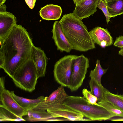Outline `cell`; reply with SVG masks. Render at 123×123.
Returning a JSON list of instances; mask_svg holds the SVG:
<instances>
[{"instance_id":"6","label":"cell","mask_w":123,"mask_h":123,"mask_svg":"<svg viewBox=\"0 0 123 123\" xmlns=\"http://www.w3.org/2000/svg\"><path fill=\"white\" fill-rule=\"evenodd\" d=\"M77 55H65L55 63L53 73L55 81L61 85L68 88L71 82L73 60Z\"/></svg>"},{"instance_id":"23","label":"cell","mask_w":123,"mask_h":123,"mask_svg":"<svg viewBox=\"0 0 123 123\" xmlns=\"http://www.w3.org/2000/svg\"><path fill=\"white\" fill-rule=\"evenodd\" d=\"M0 107V122L26 121L25 119L17 117L6 109Z\"/></svg>"},{"instance_id":"19","label":"cell","mask_w":123,"mask_h":123,"mask_svg":"<svg viewBox=\"0 0 123 123\" xmlns=\"http://www.w3.org/2000/svg\"><path fill=\"white\" fill-rule=\"evenodd\" d=\"M107 5L111 18L123 14V0H114L107 3Z\"/></svg>"},{"instance_id":"3","label":"cell","mask_w":123,"mask_h":123,"mask_svg":"<svg viewBox=\"0 0 123 123\" xmlns=\"http://www.w3.org/2000/svg\"><path fill=\"white\" fill-rule=\"evenodd\" d=\"M63 104L81 113L91 121L105 120L113 117L103 107L90 104L81 96H69Z\"/></svg>"},{"instance_id":"18","label":"cell","mask_w":123,"mask_h":123,"mask_svg":"<svg viewBox=\"0 0 123 123\" xmlns=\"http://www.w3.org/2000/svg\"><path fill=\"white\" fill-rule=\"evenodd\" d=\"M89 84L92 93L98 98L97 103L104 100V93L107 90L93 79L89 80Z\"/></svg>"},{"instance_id":"13","label":"cell","mask_w":123,"mask_h":123,"mask_svg":"<svg viewBox=\"0 0 123 123\" xmlns=\"http://www.w3.org/2000/svg\"><path fill=\"white\" fill-rule=\"evenodd\" d=\"M31 58L35 65L38 78L44 76L47 58L44 51L34 45L32 47Z\"/></svg>"},{"instance_id":"7","label":"cell","mask_w":123,"mask_h":123,"mask_svg":"<svg viewBox=\"0 0 123 123\" xmlns=\"http://www.w3.org/2000/svg\"><path fill=\"white\" fill-rule=\"evenodd\" d=\"M5 77H1L0 79V101L1 103L0 107L3 108L15 116L23 118L27 115L28 111L21 107L13 98L9 91L5 87Z\"/></svg>"},{"instance_id":"17","label":"cell","mask_w":123,"mask_h":123,"mask_svg":"<svg viewBox=\"0 0 123 123\" xmlns=\"http://www.w3.org/2000/svg\"><path fill=\"white\" fill-rule=\"evenodd\" d=\"M9 92L17 103L27 111L34 109L47 97L41 96L36 99H28L16 95L13 91Z\"/></svg>"},{"instance_id":"33","label":"cell","mask_w":123,"mask_h":123,"mask_svg":"<svg viewBox=\"0 0 123 123\" xmlns=\"http://www.w3.org/2000/svg\"><path fill=\"white\" fill-rule=\"evenodd\" d=\"M106 3H107L113 1L114 0H103Z\"/></svg>"},{"instance_id":"9","label":"cell","mask_w":123,"mask_h":123,"mask_svg":"<svg viewBox=\"0 0 123 123\" xmlns=\"http://www.w3.org/2000/svg\"><path fill=\"white\" fill-rule=\"evenodd\" d=\"M47 111L55 118L61 117L68 120L74 121H89L88 119L84 118V116L63 104L47 110Z\"/></svg>"},{"instance_id":"21","label":"cell","mask_w":123,"mask_h":123,"mask_svg":"<svg viewBox=\"0 0 123 123\" xmlns=\"http://www.w3.org/2000/svg\"><path fill=\"white\" fill-rule=\"evenodd\" d=\"M96 65L94 69L91 70L89 76L91 79H93L96 81L99 84H102L101 78L108 69V68L104 69L102 67L99 60H97L96 62Z\"/></svg>"},{"instance_id":"2","label":"cell","mask_w":123,"mask_h":123,"mask_svg":"<svg viewBox=\"0 0 123 123\" xmlns=\"http://www.w3.org/2000/svg\"><path fill=\"white\" fill-rule=\"evenodd\" d=\"M59 22L73 49L86 52L95 48V43L87 27L73 13L64 15Z\"/></svg>"},{"instance_id":"28","label":"cell","mask_w":123,"mask_h":123,"mask_svg":"<svg viewBox=\"0 0 123 123\" xmlns=\"http://www.w3.org/2000/svg\"><path fill=\"white\" fill-rule=\"evenodd\" d=\"M6 6L5 4H3L0 6V13H4L6 12Z\"/></svg>"},{"instance_id":"22","label":"cell","mask_w":123,"mask_h":123,"mask_svg":"<svg viewBox=\"0 0 123 123\" xmlns=\"http://www.w3.org/2000/svg\"><path fill=\"white\" fill-rule=\"evenodd\" d=\"M98 103L109 112L113 117H123V111L111 103L104 100Z\"/></svg>"},{"instance_id":"5","label":"cell","mask_w":123,"mask_h":123,"mask_svg":"<svg viewBox=\"0 0 123 123\" xmlns=\"http://www.w3.org/2000/svg\"><path fill=\"white\" fill-rule=\"evenodd\" d=\"M88 58L83 55L77 56L74 59L72 66L70 86L71 92L75 91L82 85L90 66Z\"/></svg>"},{"instance_id":"25","label":"cell","mask_w":123,"mask_h":123,"mask_svg":"<svg viewBox=\"0 0 123 123\" xmlns=\"http://www.w3.org/2000/svg\"><path fill=\"white\" fill-rule=\"evenodd\" d=\"M107 6V3L103 0H99L97 7L99 8L102 11L105 17L106 22L108 23L110 21V19L111 17L108 12Z\"/></svg>"},{"instance_id":"32","label":"cell","mask_w":123,"mask_h":123,"mask_svg":"<svg viewBox=\"0 0 123 123\" xmlns=\"http://www.w3.org/2000/svg\"><path fill=\"white\" fill-rule=\"evenodd\" d=\"M6 0H0V6L4 4Z\"/></svg>"},{"instance_id":"26","label":"cell","mask_w":123,"mask_h":123,"mask_svg":"<svg viewBox=\"0 0 123 123\" xmlns=\"http://www.w3.org/2000/svg\"><path fill=\"white\" fill-rule=\"evenodd\" d=\"M113 45L121 48H123V36H120L116 37Z\"/></svg>"},{"instance_id":"14","label":"cell","mask_w":123,"mask_h":123,"mask_svg":"<svg viewBox=\"0 0 123 123\" xmlns=\"http://www.w3.org/2000/svg\"><path fill=\"white\" fill-rule=\"evenodd\" d=\"M89 32L94 43L102 48L110 46L113 43L112 37L106 29L98 26Z\"/></svg>"},{"instance_id":"11","label":"cell","mask_w":123,"mask_h":123,"mask_svg":"<svg viewBox=\"0 0 123 123\" xmlns=\"http://www.w3.org/2000/svg\"><path fill=\"white\" fill-rule=\"evenodd\" d=\"M99 0H83L76 5L72 12L81 20L88 18L97 11Z\"/></svg>"},{"instance_id":"31","label":"cell","mask_w":123,"mask_h":123,"mask_svg":"<svg viewBox=\"0 0 123 123\" xmlns=\"http://www.w3.org/2000/svg\"><path fill=\"white\" fill-rule=\"evenodd\" d=\"M74 3L75 5L79 2L83 0H73Z\"/></svg>"},{"instance_id":"27","label":"cell","mask_w":123,"mask_h":123,"mask_svg":"<svg viewBox=\"0 0 123 123\" xmlns=\"http://www.w3.org/2000/svg\"><path fill=\"white\" fill-rule=\"evenodd\" d=\"M37 0H25L26 4L29 8L33 9L35 5L36 2Z\"/></svg>"},{"instance_id":"12","label":"cell","mask_w":123,"mask_h":123,"mask_svg":"<svg viewBox=\"0 0 123 123\" xmlns=\"http://www.w3.org/2000/svg\"><path fill=\"white\" fill-rule=\"evenodd\" d=\"M16 18L12 13L6 12L0 13V42L1 45L16 24Z\"/></svg>"},{"instance_id":"20","label":"cell","mask_w":123,"mask_h":123,"mask_svg":"<svg viewBox=\"0 0 123 123\" xmlns=\"http://www.w3.org/2000/svg\"><path fill=\"white\" fill-rule=\"evenodd\" d=\"M104 98V100L123 111V94H114L107 90L105 92Z\"/></svg>"},{"instance_id":"4","label":"cell","mask_w":123,"mask_h":123,"mask_svg":"<svg viewBox=\"0 0 123 123\" xmlns=\"http://www.w3.org/2000/svg\"><path fill=\"white\" fill-rule=\"evenodd\" d=\"M38 78L35 65L31 58L16 70L12 79L16 86L31 92L35 90Z\"/></svg>"},{"instance_id":"24","label":"cell","mask_w":123,"mask_h":123,"mask_svg":"<svg viewBox=\"0 0 123 123\" xmlns=\"http://www.w3.org/2000/svg\"><path fill=\"white\" fill-rule=\"evenodd\" d=\"M82 93L83 97L89 103L92 105H100L97 103V98L92 94L91 91L84 88L82 90Z\"/></svg>"},{"instance_id":"8","label":"cell","mask_w":123,"mask_h":123,"mask_svg":"<svg viewBox=\"0 0 123 123\" xmlns=\"http://www.w3.org/2000/svg\"><path fill=\"white\" fill-rule=\"evenodd\" d=\"M64 87L61 85L33 109L46 111L63 104L69 96L66 92Z\"/></svg>"},{"instance_id":"30","label":"cell","mask_w":123,"mask_h":123,"mask_svg":"<svg viewBox=\"0 0 123 123\" xmlns=\"http://www.w3.org/2000/svg\"><path fill=\"white\" fill-rule=\"evenodd\" d=\"M118 54L119 55L123 56V48L121 49L118 52Z\"/></svg>"},{"instance_id":"10","label":"cell","mask_w":123,"mask_h":123,"mask_svg":"<svg viewBox=\"0 0 123 123\" xmlns=\"http://www.w3.org/2000/svg\"><path fill=\"white\" fill-rule=\"evenodd\" d=\"M52 32V38L58 50L69 53L73 49L72 46L63 31L59 21L54 22Z\"/></svg>"},{"instance_id":"1","label":"cell","mask_w":123,"mask_h":123,"mask_svg":"<svg viewBox=\"0 0 123 123\" xmlns=\"http://www.w3.org/2000/svg\"><path fill=\"white\" fill-rule=\"evenodd\" d=\"M33 45L27 30L16 24L0 45V68L12 79L16 70L31 58Z\"/></svg>"},{"instance_id":"15","label":"cell","mask_w":123,"mask_h":123,"mask_svg":"<svg viewBox=\"0 0 123 123\" xmlns=\"http://www.w3.org/2000/svg\"><path fill=\"white\" fill-rule=\"evenodd\" d=\"M62 12L60 6L53 4L47 5L42 7L39 11L42 18L48 20H58Z\"/></svg>"},{"instance_id":"29","label":"cell","mask_w":123,"mask_h":123,"mask_svg":"<svg viewBox=\"0 0 123 123\" xmlns=\"http://www.w3.org/2000/svg\"><path fill=\"white\" fill-rule=\"evenodd\" d=\"M111 120L113 121H123V118H117L113 119Z\"/></svg>"},{"instance_id":"16","label":"cell","mask_w":123,"mask_h":123,"mask_svg":"<svg viewBox=\"0 0 123 123\" xmlns=\"http://www.w3.org/2000/svg\"><path fill=\"white\" fill-rule=\"evenodd\" d=\"M26 121H62V119H56L47 111L41 110L32 109L28 111Z\"/></svg>"}]
</instances>
